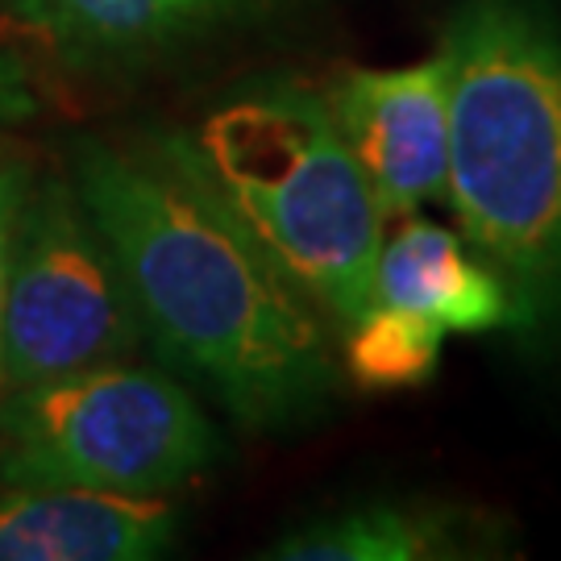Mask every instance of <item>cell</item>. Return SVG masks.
<instances>
[{
    "instance_id": "cell-9",
    "label": "cell",
    "mask_w": 561,
    "mask_h": 561,
    "mask_svg": "<svg viewBox=\"0 0 561 561\" xmlns=\"http://www.w3.org/2000/svg\"><path fill=\"white\" fill-rule=\"evenodd\" d=\"M486 537L479 516L445 503H358L300 524L275 541L283 561H437L474 558Z\"/></svg>"
},
{
    "instance_id": "cell-3",
    "label": "cell",
    "mask_w": 561,
    "mask_h": 561,
    "mask_svg": "<svg viewBox=\"0 0 561 561\" xmlns=\"http://www.w3.org/2000/svg\"><path fill=\"white\" fill-rule=\"evenodd\" d=\"M192 150L329 321L350 329L375 304L387 217L321 96L291 83L245 92L204 117Z\"/></svg>"
},
{
    "instance_id": "cell-11",
    "label": "cell",
    "mask_w": 561,
    "mask_h": 561,
    "mask_svg": "<svg viewBox=\"0 0 561 561\" xmlns=\"http://www.w3.org/2000/svg\"><path fill=\"white\" fill-rule=\"evenodd\" d=\"M445 329L428 317L370 304L358 321L350 324L345 341V370L350 379L370 391H400L421 387L442 366Z\"/></svg>"
},
{
    "instance_id": "cell-7",
    "label": "cell",
    "mask_w": 561,
    "mask_h": 561,
    "mask_svg": "<svg viewBox=\"0 0 561 561\" xmlns=\"http://www.w3.org/2000/svg\"><path fill=\"white\" fill-rule=\"evenodd\" d=\"M175 541L162 495L96 486H13L0 495V561H141Z\"/></svg>"
},
{
    "instance_id": "cell-8",
    "label": "cell",
    "mask_w": 561,
    "mask_h": 561,
    "mask_svg": "<svg viewBox=\"0 0 561 561\" xmlns=\"http://www.w3.org/2000/svg\"><path fill=\"white\" fill-rule=\"evenodd\" d=\"M375 304L403 308L445 333L516 329L507 283L461 241V233L421 221L416 213L382 238L375 259Z\"/></svg>"
},
{
    "instance_id": "cell-13",
    "label": "cell",
    "mask_w": 561,
    "mask_h": 561,
    "mask_svg": "<svg viewBox=\"0 0 561 561\" xmlns=\"http://www.w3.org/2000/svg\"><path fill=\"white\" fill-rule=\"evenodd\" d=\"M30 108H34V96H30L25 71L0 50V125H4V121L30 117Z\"/></svg>"
},
{
    "instance_id": "cell-6",
    "label": "cell",
    "mask_w": 561,
    "mask_h": 561,
    "mask_svg": "<svg viewBox=\"0 0 561 561\" xmlns=\"http://www.w3.org/2000/svg\"><path fill=\"white\" fill-rule=\"evenodd\" d=\"M329 117L358 159L382 217H412L445 196L449 171V55L408 67H345Z\"/></svg>"
},
{
    "instance_id": "cell-2",
    "label": "cell",
    "mask_w": 561,
    "mask_h": 561,
    "mask_svg": "<svg viewBox=\"0 0 561 561\" xmlns=\"http://www.w3.org/2000/svg\"><path fill=\"white\" fill-rule=\"evenodd\" d=\"M461 241L512 291L516 329L561 324V34L533 0H466L445 30Z\"/></svg>"
},
{
    "instance_id": "cell-10",
    "label": "cell",
    "mask_w": 561,
    "mask_h": 561,
    "mask_svg": "<svg viewBox=\"0 0 561 561\" xmlns=\"http://www.w3.org/2000/svg\"><path fill=\"white\" fill-rule=\"evenodd\" d=\"M245 0H9L13 18L76 55H141L229 18Z\"/></svg>"
},
{
    "instance_id": "cell-4",
    "label": "cell",
    "mask_w": 561,
    "mask_h": 561,
    "mask_svg": "<svg viewBox=\"0 0 561 561\" xmlns=\"http://www.w3.org/2000/svg\"><path fill=\"white\" fill-rule=\"evenodd\" d=\"M221 437L167 375L113 362L0 403V474L13 486H96L167 495L204 474Z\"/></svg>"
},
{
    "instance_id": "cell-5",
    "label": "cell",
    "mask_w": 561,
    "mask_h": 561,
    "mask_svg": "<svg viewBox=\"0 0 561 561\" xmlns=\"http://www.w3.org/2000/svg\"><path fill=\"white\" fill-rule=\"evenodd\" d=\"M141 321L121 266L76 183L46 180L21 201L4 283L0 375L9 391L129 362Z\"/></svg>"
},
{
    "instance_id": "cell-1",
    "label": "cell",
    "mask_w": 561,
    "mask_h": 561,
    "mask_svg": "<svg viewBox=\"0 0 561 561\" xmlns=\"http://www.w3.org/2000/svg\"><path fill=\"white\" fill-rule=\"evenodd\" d=\"M76 192L121 266L141 329L250 428L308 421L333 396L317 304L266 254L192 141L159 154L88 146Z\"/></svg>"
},
{
    "instance_id": "cell-12",
    "label": "cell",
    "mask_w": 561,
    "mask_h": 561,
    "mask_svg": "<svg viewBox=\"0 0 561 561\" xmlns=\"http://www.w3.org/2000/svg\"><path fill=\"white\" fill-rule=\"evenodd\" d=\"M30 192L25 167L0 154V324H4V283H9V250H13V225H18L21 201ZM4 387V375H0Z\"/></svg>"
}]
</instances>
